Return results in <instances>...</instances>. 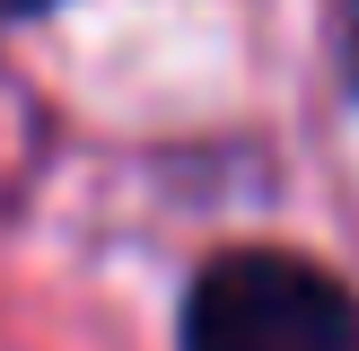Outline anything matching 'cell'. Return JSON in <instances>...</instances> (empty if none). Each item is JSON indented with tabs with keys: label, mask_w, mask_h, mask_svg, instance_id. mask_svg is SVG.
I'll list each match as a JSON object with an SVG mask.
<instances>
[{
	"label": "cell",
	"mask_w": 359,
	"mask_h": 351,
	"mask_svg": "<svg viewBox=\"0 0 359 351\" xmlns=\"http://www.w3.org/2000/svg\"><path fill=\"white\" fill-rule=\"evenodd\" d=\"M184 351H359V307L298 255H219L184 298Z\"/></svg>",
	"instance_id": "cell-1"
},
{
	"label": "cell",
	"mask_w": 359,
	"mask_h": 351,
	"mask_svg": "<svg viewBox=\"0 0 359 351\" xmlns=\"http://www.w3.org/2000/svg\"><path fill=\"white\" fill-rule=\"evenodd\" d=\"M351 79H359V0H351Z\"/></svg>",
	"instance_id": "cell-2"
},
{
	"label": "cell",
	"mask_w": 359,
	"mask_h": 351,
	"mask_svg": "<svg viewBox=\"0 0 359 351\" xmlns=\"http://www.w3.org/2000/svg\"><path fill=\"white\" fill-rule=\"evenodd\" d=\"M0 9H44V0H0Z\"/></svg>",
	"instance_id": "cell-3"
}]
</instances>
